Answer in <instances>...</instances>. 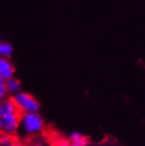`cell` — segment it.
<instances>
[{
	"label": "cell",
	"instance_id": "13",
	"mask_svg": "<svg viewBox=\"0 0 145 146\" xmlns=\"http://www.w3.org/2000/svg\"><path fill=\"white\" fill-rule=\"evenodd\" d=\"M1 42H1V38H0V45H1Z\"/></svg>",
	"mask_w": 145,
	"mask_h": 146
},
{
	"label": "cell",
	"instance_id": "7",
	"mask_svg": "<svg viewBox=\"0 0 145 146\" xmlns=\"http://www.w3.org/2000/svg\"><path fill=\"white\" fill-rule=\"evenodd\" d=\"M13 54V47L9 42H1L0 45V56L9 58Z\"/></svg>",
	"mask_w": 145,
	"mask_h": 146
},
{
	"label": "cell",
	"instance_id": "9",
	"mask_svg": "<svg viewBox=\"0 0 145 146\" xmlns=\"http://www.w3.org/2000/svg\"><path fill=\"white\" fill-rule=\"evenodd\" d=\"M16 141L13 139V136L11 135H4L2 134V137H1V140H0V145L1 146H13Z\"/></svg>",
	"mask_w": 145,
	"mask_h": 146
},
{
	"label": "cell",
	"instance_id": "6",
	"mask_svg": "<svg viewBox=\"0 0 145 146\" xmlns=\"http://www.w3.org/2000/svg\"><path fill=\"white\" fill-rule=\"evenodd\" d=\"M6 89L9 91V93L15 96L16 93H18L19 91H21V84L18 79L11 77L9 80H6Z\"/></svg>",
	"mask_w": 145,
	"mask_h": 146
},
{
	"label": "cell",
	"instance_id": "3",
	"mask_svg": "<svg viewBox=\"0 0 145 146\" xmlns=\"http://www.w3.org/2000/svg\"><path fill=\"white\" fill-rule=\"evenodd\" d=\"M15 104L17 105L19 110L23 113L37 112L39 110V103L33 96L24 91H19L13 96Z\"/></svg>",
	"mask_w": 145,
	"mask_h": 146
},
{
	"label": "cell",
	"instance_id": "8",
	"mask_svg": "<svg viewBox=\"0 0 145 146\" xmlns=\"http://www.w3.org/2000/svg\"><path fill=\"white\" fill-rule=\"evenodd\" d=\"M9 91L6 89V80L0 78V102L7 98Z\"/></svg>",
	"mask_w": 145,
	"mask_h": 146
},
{
	"label": "cell",
	"instance_id": "10",
	"mask_svg": "<svg viewBox=\"0 0 145 146\" xmlns=\"http://www.w3.org/2000/svg\"><path fill=\"white\" fill-rule=\"evenodd\" d=\"M54 146H71L70 141L63 140V139H60V140H57L54 144Z\"/></svg>",
	"mask_w": 145,
	"mask_h": 146
},
{
	"label": "cell",
	"instance_id": "2",
	"mask_svg": "<svg viewBox=\"0 0 145 146\" xmlns=\"http://www.w3.org/2000/svg\"><path fill=\"white\" fill-rule=\"evenodd\" d=\"M44 119L37 112L23 113L20 120V127L26 135L39 134L44 129Z\"/></svg>",
	"mask_w": 145,
	"mask_h": 146
},
{
	"label": "cell",
	"instance_id": "11",
	"mask_svg": "<svg viewBox=\"0 0 145 146\" xmlns=\"http://www.w3.org/2000/svg\"><path fill=\"white\" fill-rule=\"evenodd\" d=\"M13 146H25L23 143H20V142H15Z\"/></svg>",
	"mask_w": 145,
	"mask_h": 146
},
{
	"label": "cell",
	"instance_id": "12",
	"mask_svg": "<svg viewBox=\"0 0 145 146\" xmlns=\"http://www.w3.org/2000/svg\"><path fill=\"white\" fill-rule=\"evenodd\" d=\"M1 137H2V133L0 132V140H1Z\"/></svg>",
	"mask_w": 145,
	"mask_h": 146
},
{
	"label": "cell",
	"instance_id": "1",
	"mask_svg": "<svg viewBox=\"0 0 145 146\" xmlns=\"http://www.w3.org/2000/svg\"><path fill=\"white\" fill-rule=\"evenodd\" d=\"M22 112L15 104L13 98L0 102V132L4 135H15L20 127Z\"/></svg>",
	"mask_w": 145,
	"mask_h": 146
},
{
	"label": "cell",
	"instance_id": "5",
	"mask_svg": "<svg viewBox=\"0 0 145 146\" xmlns=\"http://www.w3.org/2000/svg\"><path fill=\"white\" fill-rule=\"evenodd\" d=\"M71 146H87L89 143L88 138L79 132H74L70 136Z\"/></svg>",
	"mask_w": 145,
	"mask_h": 146
},
{
	"label": "cell",
	"instance_id": "4",
	"mask_svg": "<svg viewBox=\"0 0 145 146\" xmlns=\"http://www.w3.org/2000/svg\"><path fill=\"white\" fill-rule=\"evenodd\" d=\"M15 68L9 58L0 56V78L9 80L14 76Z\"/></svg>",
	"mask_w": 145,
	"mask_h": 146
}]
</instances>
